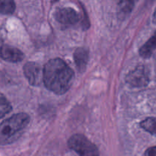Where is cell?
Segmentation results:
<instances>
[{
    "label": "cell",
    "mask_w": 156,
    "mask_h": 156,
    "mask_svg": "<svg viewBox=\"0 0 156 156\" xmlns=\"http://www.w3.org/2000/svg\"><path fill=\"white\" fill-rule=\"evenodd\" d=\"M156 49V31L152 37L140 49V54L143 58H149Z\"/></svg>",
    "instance_id": "cell-9"
},
{
    "label": "cell",
    "mask_w": 156,
    "mask_h": 156,
    "mask_svg": "<svg viewBox=\"0 0 156 156\" xmlns=\"http://www.w3.org/2000/svg\"><path fill=\"white\" fill-rule=\"evenodd\" d=\"M144 156H156V146L149 148L145 152Z\"/></svg>",
    "instance_id": "cell-14"
},
{
    "label": "cell",
    "mask_w": 156,
    "mask_h": 156,
    "mask_svg": "<svg viewBox=\"0 0 156 156\" xmlns=\"http://www.w3.org/2000/svg\"><path fill=\"white\" fill-rule=\"evenodd\" d=\"M140 126L146 132L156 136V117H148L140 123Z\"/></svg>",
    "instance_id": "cell-11"
},
{
    "label": "cell",
    "mask_w": 156,
    "mask_h": 156,
    "mask_svg": "<svg viewBox=\"0 0 156 156\" xmlns=\"http://www.w3.org/2000/svg\"><path fill=\"white\" fill-rule=\"evenodd\" d=\"M134 2L132 1H122L118 5V17L120 19H125L132 12Z\"/></svg>",
    "instance_id": "cell-10"
},
{
    "label": "cell",
    "mask_w": 156,
    "mask_h": 156,
    "mask_svg": "<svg viewBox=\"0 0 156 156\" xmlns=\"http://www.w3.org/2000/svg\"><path fill=\"white\" fill-rule=\"evenodd\" d=\"M88 59H89V55L87 49L83 47L76 49L74 53V60L78 70L80 73H84L86 69Z\"/></svg>",
    "instance_id": "cell-8"
},
{
    "label": "cell",
    "mask_w": 156,
    "mask_h": 156,
    "mask_svg": "<svg viewBox=\"0 0 156 156\" xmlns=\"http://www.w3.org/2000/svg\"><path fill=\"white\" fill-rule=\"evenodd\" d=\"M126 81L133 87H144L149 83L148 70L144 66H137L126 76Z\"/></svg>",
    "instance_id": "cell-4"
},
{
    "label": "cell",
    "mask_w": 156,
    "mask_h": 156,
    "mask_svg": "<svg viewBox=\"0 0 156 156\" xmlns=\"http://www.w3.org/2000/svg\"><path fill=\"white\" fill-rule=\"evenodd\" d=\"M12 109V105L9 101L0 93V118H2L4 116L9 114Z\"/></svg>",
    "instance_id": "cell-13"
},
{
    "label": "cell",
    "mask_w": 156,
    "mask_h": 156,
    "mask_svg": "<svg viewBox=\"0 0 156 156\" xmlns=\"http://www.w3.org/2000/svg\"><path fill=\"white\" fill-rule=\"evenodd\" d=\"M30 122V117L24 113L14 114L0 123V146L16 141Z\"/></svg>",
    "instance_id": "cell-2"
},
{
    "label": "cell",
    "mask_w": 156,
    "mask_h": 156,
    "mask_svg": "<svg viewBox=\"0 0 156 156\" xmlns=\"http://www.w3.org/2000/svg\"><path fill=\"white\" fill-rule=\"evenodd\" d=\"M68 146L79 156H99L97 146L82 134L72 136L68 141Z\"/></svg>",
    "instance_id": "cell-3"
},
{
    "label": "cell",
    "mask_w": 156,
    "mask_h": 156,
    "mask_svg": "<svg viewBox=\"0 0 156 156\" xmlns=\"http://www.w3.org/2000/svg\"><path fill=\"white\" fill-rule=\"evenodd\" d=\"M0 58L8 62H19L23 60L24 54L18 48L9 45L0 47Z\"/></svg>",
    "instance_id": "cell-7"
},
{
    "label": "cell",
    "mask_w": 156,
    "mask_h": 156,
    "mask_svg": "<svg viewBox=\"0 0 156 156\" xmlns=\"http://www.w3.org/2000/svg\"><path fill=\"white\" fill-rule=\"evenodd\" d=\"M152 21H153V23H155L156 24V8L155 9V12H154V14H153V19H152Z\"/></svg>",
    "instance_id": "cell-15"
},
{
    "label": "cell",
    "mask_w": 156,
    "mask_h": 156,
    "mask_svg": "<svg viewBox=\"0 0 156 156\" xmlns=\"http://www.w3.org/2000/svg\"><path fill=\"white\" fill-rule=\"evenodd\" d=\"M55 18L66 27L72 26L79 21V15L75 9L70 7L59 8L55 12Z\"/></svg>",
    "instance_id": "cell-5"
},
{
    "label": "cell",
    "mask_w": 156,
    "mask_h": 156,
    "mask_svg": "<svg viewBox=\"0 0 156 156\" xmlns=\"http://www.w3.org/2000/svg\"><path fill=\"white\" fill-rule=\"evenodd\" d=\"M73 70L62 59H50L43 69V82L46 88L56 94L66 92L74 82Z\"/></svg>",
    "instance_id": "cell-1"
},
{
    "label": "cell",
    "mask_w": 156,
    "mask_h": 156,
    "mask_svg": "<svg viewBox=\"0 0 156 156\" xmlns=\"http://www.w3.org/2000/svg\"><path fill=\"white\" fill-rule=\"evenodd\" d=\"M15 2L11 0H5L0 1V13L2 15H10L12 14L15 10Z\"/></svg>",
    "instance_id": "cell-12"
},
{
    "label": "cell",
    "mask_w": 156,
    "mask_h": 156,
    "mask_svg": "<svg viewBox=\"0 0 156 156\" xmlns=\"http://www.w3.org/2000/svg\"><path fill=\"white\" fill-rule=\"evenodd\" d=\"M24 73L30 85L38 86L43 82V70L36 62H27L24 66Z\"/></svg>",
    "instance_id": "cell-6"
}]
</instances>
